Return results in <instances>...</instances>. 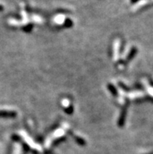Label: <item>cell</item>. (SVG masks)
I'll return each mask as SVG.
<instances>
[{
    "label": "cell",
    "instance_id": "6da1fadb",
    "mask_svg": "<svg viewBox=\"0 0 153 154\" xmlns=\"http://www.w3.org/2000/svg\"><path fill=\"white\" fill-rule=\"evenodd\" d=\"M17 113L14 111H6V110H0V117H15Z\"/></svg>",
    "mask_w": 153,
    "mask_h": 154
},
{
    "label": "cell",
    "instance_id": "7a4b0ae2",
    "mask_svg": "<svg viewBox=\"0 0 153 154\" xmlns=\"http://www.w3.org/2000/svg\"><path fill=\"white\" fill-rule=\"evenodd\" d=\"M126 113H127V110L126 109L124 108V109H123L121 114H120V118H119V121H118L119 126H123V125H124V121H125V118H126Z\"/></svg>",
    "mask_w": 153,
    "mask_h": 154
},
{
    "label": "cell",
    "instance_id": "3957f363",
    "mask_svg": "<svg viewBox=\"0 0 153 154\" xmlns=\"http://www.w3.org/2000/svg\"><path fill=\"white\" fill-rule=\"evenodd\" d=\"M108 88H109V90L110 91L111 93H112V95H114V96H116V95H117V91H116V88H115L114 86L112 85L109 84L108 85Z\"/></svg>",
    "mask_w": 153,
    "mask_h": 154
},
{
    "label": "cell",
    "instance_id": "277c9868",
    "mask_svg": "<svg viewBox=\"0 0 153 154\" xmlns=\"http://www.w3.org/2000/svg\"><path fill=\"white\" fill-rule=\"evenodd\" d=\"M76 141L78 142V143H79L80 145H84L85 144V142H84V140L82 139H81V138H78V137H76L75 138Z\"/></svg>",
    "mask_w": 153,
    "mask_h": 154
},
{
    "label": "cell",
    "instance_id": "5b68a950",
    "mask_svg": "<svg viewBox=\"0 0 153 154\" xmlns=\"http://www.w3.org/2000/svg\"><path fill=\"white\" fill-rule=\"evenodd\" d=\"M135 53H136V49H132L131 52H130V55H129V56H128V57H127L128 60H130V59H131V57H134V54H135Z\"/></svg>",
    "mask_w": 153,
    "mask_h": 154
},
{
    "label": "cell",
    "instance_id": "8992f818",
    "mask_svg": "<svg viewBox=\"0 0 153 154\" xmlns=\"http://www.w3.org/2000/svg\"><path fill=\"white\" fill-rule=\"evenodd\" d=\"M2 10H3V7H2V6L0 5V11H2Z\"/></svg>",
    "mask_w": 153,
    "mask_h": 154
}]
</instances>
